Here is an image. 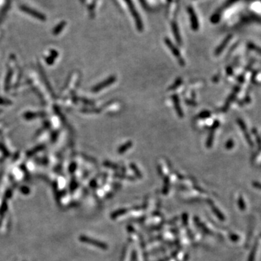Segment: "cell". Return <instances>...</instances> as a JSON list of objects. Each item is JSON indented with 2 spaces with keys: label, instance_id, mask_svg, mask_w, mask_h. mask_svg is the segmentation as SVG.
I'll use <instances>...</instances> for the list:
<instances>
[{
  "label": "cell",
  "instance_id": "12",
  "mask_svg": "<svg viewBox=\"0 0 261 261\" xmlns=\"http://www.w3.org/2000/svg\"><path fill=\"white\" fill-rule=\"evenodd\" d=\"M44 148H45V146H44V145H41V146L36 147L35 148H33V149H31L30 152H28V156H29V155H30V156H31V155H33L34 154H36V153H37L38 152L41 151Z\"/></svg>",
  "mask_w": 261,
  "mask_h": 261
},
{
  "label": "cell",
  "instance_id": "14",
  "mask_svg": "<svg viewBox=\"0 0 261 261\" xmlns=\"http://www.w3.org/2000/svg\"><path fill=\"white\" fill-rule=\"evenodd\" d=\"M219 19H220V15L218 13L214 14L211 17V21L212 23H215V24L218 22V21L219 20Z\"/></svg>",
  "mask_w": 261,
  "mask_h": 261
},
{
  "label": "cell",
  "instance_id": "10",
  "mask_svg": "<svg viewBox=\"0 0 261 261\" xmlns=\"http://www.w3.org/2000/svg\"><path fill=\"white\" fill-rule=\"evenodd\" d=\"M58 56V53L56 51H53L51 53V55H50L49 58H48L47 60H46V62H47L49 65H52V63L54 62V60H55L57 57Z\"/></svg>",
  "mask_w": 261,
  "mask_h": 261
},
{
  "label": "cell",
  "instance_id": "15",
  "mask_svg": "<svg viewBox=\"0 0 261 261\" xmlns=\"http://www.w3.org/2000/svg\"><path fill=\"white\" fill-rule=\"evenodd\" d=\"M237 1H239V0H228V1L226 2V4L224 5V7H228L229 6L232 5V4L237 2Z\"/></svg>",
  "mask_w": 261,
  "mask_h": 261
},
{
  "label": "cell",
  "instance_id": "19",
  "mask_svg": "<svg viewBox=\"0 0 261 261\" xmlns=\"http://www.w3.org/2000/svg\"><path fill=\"white\" fill-rule=\"evenodd\" d=\"M140 2H141V3L144 5H144H146V2H145V0H140Z\"/></svg>",
  "mask_w": 261,
  "mask_h": 261
},
{
  "label": "cell",
  "instance_id": "11",
  "mask_svg": "<svg viewBox=\"0 0 261 261\" xmlns=\"http://www.w3.org/2000/svg\"><path fill=\"white\" fill-rule=\"evenodd\" d=\"M12 70H10L8 71L7 73V77H6V80H5V89H8V88H9L10 86V81H11V79H12Z\"/></svg>",
  "mask_w": 261,
  "mask_h": 261
},
{
  "label": "cell",
  "instance_id": "8",
  "mask_svg": "<svg viewBox=\"0 0 261 261\" xmlns=\"http://www.w3.org/2000/svg\"><path fill=\"white\" fill-rule=\"evenodd\" d=\"M45 115V114H44V113H41L28 112V113H26V114L24 115V117H25V118H26L27 120H31V119L36 118H38V117H41V115Z\"/></svg>",
  "mask_w": 261,
  "mask_h": 261
},
{
  "label": "cell",
  "instance_id": "18",
  "mask_svg": "<svg viewBox=\"0 0 261 261\" xmlns=\"http://www.w3.org/2000/svg\"><path fill=\"white\" fill-rule=\"evenodd\" d=\"M0 150L3 153H5V154H7V155L8 154L7 149H6L4 146H2V144H0Z\"/></svg>",
  "mask_w": 261,
  "mask_h": 261
},
{
  "label": "cell",
  "instance_id": "1",
  "mask_svg": "<svg viewBox=\"0 0 261 261\" xmlns=\"http://www.w3.org/2000/svg\"><path fill=\"white\" fill-rule=\"evenodd\" d=\"M125 2L127 4L128 8H129V10L131 13L132 16L134 18V20L136 22V27H137V29L139 31H142L143 30V24L142 21L141 20L139 15L138 14L137 11H136L135 7H134V5L132 2L131 0H125Z\"/></svg>",
  "mask_w": 261,
  "mask_h": 261
},
{
  "label": "cell",
  "instance_id": "9",
  "mask_svg": "<svg viewBox=\"0 0 261 261\" xmlns=\"http://www.w3.org/2000/svg\"><path fill=\"white\" fill-rule=\"evenodd\" d=\"M131 147H132V142H126L125 144L122 145V146L118 149V152L120 153V154L124 153L126 150H127V149H130Z\"/></svg>",
  "mask_w": 261,
  "mask_h": 261
},
{
  "label": "cell",
  "instance_id": "5",
  "mask_svg": "<svg viewBox=\"0 0 261 261\" xmlns=\"http://www.w3.org/2000/svg\"><path fill=\"white\" fill-rule=\"evenodd\" d=\"M20 8H21V10H23V11H24L25 12H26V13L31 15H32L33 17H34V18H36L39 19V20H46L45 16L44 15L39 13V12L36 11V10H33L32 9H31V8L25 7V6H24V7H21Z\"/></svg>",
  "mask_w": 261,
  "mask_h": 261
},
{
  "label": "cell",
  "instance_id": "17",
  "mask_svg": "<svg viewBox=\"0 0 261 261\" xmlns=\"http://www.w3.org/2000/svg\"><path fill=\"white\" fill-rule=\"evenodd\" d=\"M181 83H182V79H178L177 81H176V83H175V84H173V86H171V88H170V89H176V86H177L178 85H179V84H181Z\"/></svg>",
  "mask_w": 261,
  "mask_h": 261
},
{
  "label": "cell",
  "instance_id": "4",
  "mask_svg": "<svg viewBox=\"0 0 261 261\" xmlns=\"http://www.w3.org/2000/svg\"><path fill=\"white\" fill-rule=\"evenodd\" d=\"M115 79H116V78L115 76H111L110 78H108L107 80H105L102 83H99L96 85V86H94V89H92V91L94 92H97L99 91H101V90L105 89V88H106L107 86L111 85V84L114 83L115 81Z\"/></svg>",
  "mask_w": 261,
  "mask_h": 261
},
{
  "label": "cell",
  "instance_id": "6",
  "mask_svg": "<svg viewBox=\"0 0 261 261\" xmlns=\"http://www.w3.org/2000/svg\"><path fill=\"white\" fill-rule=\"evenodd\" d=\"M171 27H172L173 32L174 35H175V38H176V41H177L178 44H182V39H181L179 30H178V27L177 26V24H176V23L173 22L172 24H171Z\"/></svg>",
  "mask_w": 261,
  "mask_h": 261
},
{
  "label": "cell",
  "instance_id": "7",
  "mask_svg": "<svg viewBox=\"0 0 261 261\" xmlns=\"http://www.w3.org/2000/svg\"><path fill=\"white\" fill-rule=\"evenodd\" d=\"M173 100L174 102V106H175V109L177 112L178 115H179V117L183 116V113L182 110V108H181L180 105H179V100H178V98L177 95H173Z\"/></svg>",
  "mask_w": 261,
  "mask_h": 261
},
{
  "label": "cell",
  "instance_id": "13",
  "mask_svg": "<svg viewBox=\"0 0 261 261\" xmlns=\"http://www.w3.org/2000/svg\"><path fill=\"white\" fill-rule=\"evenodd\" d=\"M65 22H62V23H61L60 24H59L58 26H57L56 28H54V30L53 31V34L54 35H57V34H58V33H60L61 32V31H62L63 28H64V27H65Z\"/></svg>",
  "mask_w": 261,
  "mask_h": 261
},
{
  "label": "cell",
  "instance_id": "2",
  "mask_svg": "<svg viewBox=\"0 0 261 261\" xmlns=\"http://www.w3.org/2000/svg\"><path fill=\"white\" fill-rule=\"evenodd\" d=\"M165 44L167 45L168 47H169V49H170V51L172 52V53L173 54V55L176 56V58L178 59V62L180 63V65H184V61L182 59V56H181V54H180L179 51H178V49L175 47V46L173 45V43L171 41H170V39H165Z\"/></svg>",
  "mask_w": 261,
  "mask_h": 261
},
{
  "label": "cell",
  "instance_id": "16",
  "mask_svg": "<svg viewBox=\"0 0 261 261\" xmlns=\"http://www.w3.org/2000/svg\"><path fill=\"white\" fill-rule=\"evenodd\" d=\"M11 104V102L7 100H3L2 98H0V105H9Z\"/></svg>",
  "mask_w": 261,
  "mask_h": 261
},
{
  "label": "cell",
  "instance_id": "3",
  "mask_svg": "<svg viewBox=\"0 0 261 261\" xmlns=\"http://www.w3.org/2000/svg\"><path fill=\"white\" fill-rule=\"evenodd\" d=\"M187 10H188V13L189 15V18H190L191 28H192L193 30H195V31L198 30L199 22H198V19H197V15H196L195 10H194L193 8L191 7H189L188 8H187Z\"/></svg>",
  "mask_w": 261,
  "mask_h": 261
}]
</instances>
